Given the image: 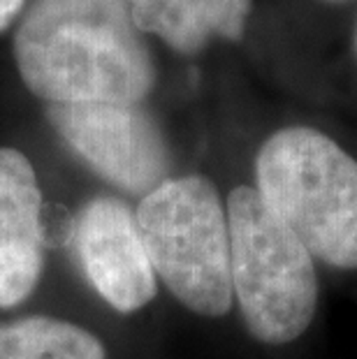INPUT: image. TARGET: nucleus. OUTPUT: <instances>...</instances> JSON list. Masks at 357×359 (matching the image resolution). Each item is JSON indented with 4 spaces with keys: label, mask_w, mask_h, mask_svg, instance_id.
<instances>
[{
    "label": "nucleus",
    "mask_w": 357,
    "mask_h": 359,
    "mask_svg": "<svg viewBox=\"0 0 357 359\" xmlns=\"http://www.w3.org/2000/svg\"><path fill=\"white\" fill-rule=\"evenodd\" d=\"M123 0H35L14 35L21 81L47 104H142L154 56Z\"/></svg>",
    "instance_id": "f257e3e1"
},
{
    "label": "nucleus",
    "mask_w": 357,
    "mask_h": 359,
    "mask_svg": "<svg viewBox=\"0 0 357 359\" xmlns=\"http://www.w3.org/2000/svg\"><path fill=\"white\" fill-rule=\"evenodd\" d=\"M257 195L311 255L357 269V160L314 128H283L255 158Z\"/></svg>",
    "instance_id": "f03ea898"
},
{
    "label": "nucleus",
    "mask_w": 357,
    "mask_h": 359,
    "mask_svg": "<svg viewBox=\"0 0 357 359\" xmlns=\"http://www.w3.org/2000/svg\"><path fill=\"white\" fill-rule=\"evenodd\" d=\"M227 227L232 297L248 332L269 346L299 339L316 316L314 255L255 188L239 186L230 193Z\"/></svg>",
    "instance_id": "7ed1b4c3"
},
{
    "label": "nucleus",
    "mask_w": 357,
    "mask_h": 359,
    "mask_svg": "<svg viewBox=\"0 0 357 359\" xmlns=\"http://www.w3.org/2000/svg\"><path fill=\"white\" fill-rule=\"evenodd\" d=\"M156 278L197 316L232 309L230 227L216 186L204 177L167 179L135 211Z\"/></svg>",
    "instance_id": "20e7f679"
},
{
    "label": "nucleus",
    "mask_w": 357,
    "mask_h": 359,
    "mask_svg": "<svg viewBox=\"0 0 357 359\" xmlns=\"http://www.w3.org/2000/svg\"><path fill=\"white\" fill-rule=\"evenodd\" d=\"M49 123L97 177L130 195L170 179V149L142 104H49Z\"/></svg>",
    "instance_id": "39448f33"
},
{
    "label": "nucleus",
    "mask_w": 357,
    "mask_h": 359,
    "mask_svg": "<svg viewBox=\"0 0 357 359\" xmlns=\"http://www.w3.org/2000/svg\"><path fill=\"white\" fill-rule=\"evenodd\" d=\"M72 241L93 290L119 313H135L156 297V273L135 211L119 197H93L72 220Z\"/></svg>",
    "instance_id": "423d86ee"
},
{
    "label": "nucleus",
    "mask_w": 357,
    "mask_h": 359,
    "mask_svg": "<svg viewBox=\"0 0 357 359\" xmlns=\"http://www.w3.org/2000/svg\"><path fill=\"white\" fill-rule=\"evenodd\" d=\"M42 190L30 160L0 149V309L33 294L44 266Z\"/></svg>",
    "instance_id": "0eeeda50"
},
{
    "label": "nucleus",
    "mask_w": 357,
    "mask_h": 359,
    "mask_svg": "<svg viewBox=\"0 0 357 359\" xmlns=\"http://www.w3.org/2000/svg\"><path fill=\"white\" fill-rule=\"evenodd\" d=\"M133 24L184 56L200 53L214 37L241 40L253 0H123Z\"/></svg>",
    "instance_id": "6e6552de"
},
{
    "label": "nucleus",
    "mask_w": 357,
    "mask_h": 359,
    "mask_svg": "<svg viewBox=\"0 0 357 359\" xmlns=\"http://www.w3.org/2000/svg\"><path fill=\"white\" fill-rule=\"evenodd\" d=\"M0 359H107L95 334L60 318L0 323Z\"/></svg>",
    "instance_id": "1a4fd4ad"
},
{
    "label": "nucleus",
    "mask_w": 357,
    "mask_h": 359,
    "mask_svg": "<svg viewBox=\"0 0 357 359\" xmlns=\"http://www.w3.org/2000/svg\"><path fill=\"white\" fill-rule=\"evenodd\" d=\"M26 0H0V30H5L24 10Z\"/></svg>",
    "instance_id": "9d476101"
},
{
    "label": "nucleus",
    "mask_w": 357,
    "mask_h": 359,
    "mask_svg": "<svg viewBox=\"0 0 357 359\" xmlns=\"http://www.w3.org/2000/svg\"><path fill=\"white\" fill-rule=\"evenodd\" d=\"M328 3H344V0H328Z\"/></svg>",
    "instance_id": "9b49d317"
},
{
    "label": "nucleus",
    "mask_w": 357,
    "mask_h": 359,
    "mask_svg": "<svg viewBox=\"0 0 357 359\" xmlns=\"http://www.w3.org/2000/svg\"><path fill=\"white\" fill-rule=\"evenodd\" d=\"M355 49H357V35H355Z\"/></svg>",
    "instance_id": "f8f14e48"
}]
</instances>
